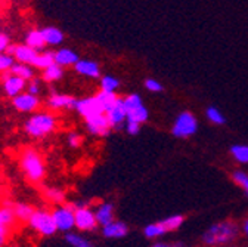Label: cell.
Returning <instances> with one entry per match:
<instances>
[{
  "instance_id": "obj_1",
  "label": "cell",
  "mask_w": 248,
  "mask_h": 247,
  "mask_svg": "<svg viewBox=\"0 0 248 247\" xmlns=\"http://www.w3.org/2000/svg\"><path fill=\"white\" fill-rule=\"evenodd\" d=\"M56 128V118L49 113H36L24 125L27 135L31 138H43L53 132Z\"/></svg>"
},
{
  "instance_id": "obj_2",
  "label": "cell",
  "mask_w": 248,
  "mask_h": 247,
  "mask_svg": "<svg viewBox=\"0 0 248 247\" xmlns=\"http://www.w3.org/2000/svg\"><path fill=\"white\" fill-rule=\"evenodd\" d=\"M21 167L27 178L33 182H39L45 178L46 169L40 154L36 149H25L21 156Z\"/></svg>"
},
{
  "instance_id": "obj_3",
  "label": "cell",
  "mask_w": 248,
  "mask_h": 247,
  "mask_svg": "<svg viewBox=\"0 0 248 247\" xmlns=\"http://www.w3.org/2000/svg\"><path fill=\"white\" fill-rule=\"evenodd\" d=\"M28 222L31 228L43 237H52L58 231L53 214L49 213L47 210H34Z\"/></svg>"
},
{
  "instance_id": "obj_4",
  "label": "cell",
  "mask_w": 248,
  "mask_h": 247,
  "mask_svg": "<svg viewBox=\"0 0 248 247\" xmlns=\"http://www.w3.org/2000/svg\"><path fill=\"white\" fill-rule=\"evenodd\" d=\"M236 235V228L231 222H222L213 225L205 234H204V241L207 244H223L228 241H232Z\"/></svg>"
},
{
  "instance_id": "obj_5",
  "label": "cell",
  "mask_w": 248,
  "mask_h": 247,
  "mask_svg": "<svg viewBox=\"0 0 248 247\" xmlns=\"http://www.w3.org/2000/svg\"><path fill=\"white\" fill-rule=\"evenodd\" d=\"M53 219L58 231L68 232L76 227V209L71 206H59L53 212Z\"/></svg>"
},
{
  "instance_id": "obj_6",
  "label": "cell",
  "mask_w": 248,
  "mask_h": 247,
  "mask_svg": "<svg viewBox=\"0 0 248 247\" xmlns=\"http://www.w3.org/2000/svg\"><path fill=\"white\" fill-rule=\"evenodd\" d=\"M197 128H198L197 118L191 113L185 111L177 117L174 126L171 129V133L177 138H188L197 132Z\"/></svg>"
},
{
  "instance_id": "obj_7",
  "label": "cell",
  "mask_w": 248,
  "mask_h": 247,
  "mask_svg": "<svg viewBox=\"0 0 248 247\" xmlns=\"http://www.w3.org/2000/svg\"><path fill=\"white\" fill-rule=\"evenodd\" d=\"M12 105L19 113H33L39 108L40 99L37 98V95H33V94H30V92L25 90V92H22V94L12 98Z\"/></svg>"
},
{
  "instance_id": "obj_8",
  "label": "cell",
  "mask_w": 248,
  "mask_h": 247,
  "mask_svg": "<svg viewBox=\"0 0 248 247\" xmlns=\"http://www.w3.org/2000/svg\"><path fill=\"white\" fill-rule=\"evenodd\" d=\"M86 128L92 135H99V136L108 135L109 131L112 129L105 113H101V114H96V115H92V117L86 118Z\"/></svg>"
},
{
  "instance_id": "obj_9",
  "label": "cell",
  "mask_w": 248,
  "mask_h": 247,
  "mask_svg": "<svg viewBox=\"0 0 248 247\" xmlns=\"http://www.w3.org/2000/svg\"><path fill=\"white\" fill-rule=\"evenodd\" d=\"M3 89L6 92V95L14 98L19 94H22V92L27 90V80L16 76V74H12L11 71H5L3 74Z\"/></svg>"
},
{
  "instance_id": "obj_10",
  "label": "cell",
  "mask_w": 248,
  "mask_h": 247,
  "mask_svg": "<svg viewBox=\"0 0 248 247\" xmlns=\"http://www.w3.org/2000/svg\"><path fill=\"white\" fill-rule=\"evenodd\" d=\"M74 108L76 111L83 115L84 118H89L92 115H96V114H101V113H105L101 102L98 101L96 97L93 98H84V99H80V101H76L74 104Z\"/></svg>"
},
{
  "instance_id": "obj_11",
  "label": "cell",
  "mask_w": 248,
  "mask_h": 247,
  "mask_svg": "<svg viewBox=\"0 0 248 247\" xmlns=\"http://www.w3.org/2000/svg\"><path fill=\"white\" fill-rule=\"evenodd\" d=\"M98 225L96 214L87 207L76 209V228L81 231H90Z\"/></svg>"
},
{
  "instance_id": "obj_12",
  "label": "cell",
  "mask_w": 248,
  "mask_h": 247,
  "mask_svg": "<svg viewBox=\"0 0 248 247\" xmlns=\"http://www.w3.org/2000/svg\"><path fill=\"white\" fill-rule=\"evenodd\" d=\"M105 114L108 117L111 128H118V126H121L123 121L127 120V111H126V107H124V101L120 98Z\"/></svg>"
},
{
  "instance_id": "obj_13",
  "label": "cell",
  "mask_w": 248,
  "mask_h": 247,
  "mask_svg": "<svg viewBox=\"0 0 248 247\" xmlns=\"http://www.w3.org/2000/svg\"><path fill=\"white\" fill-rule=\"evenodd\" d=\"M53 58H55V63L62 66V67H71V66H76V63L78 61V55L68 49V48H62L59 50H56L53 53Z\"/></svg>"
},
{
  "instance_id": "obj_14",
  "label": "cell",
  "mask_w": 248,
  "mask_h": 247,
  "mask_svg": "<svg viewBox=\"0 0 248 247\" xmlns=\"http://www.w3.org/2000/svg\"><path fill=\"white\" fill-rule=\"evenodd\" d=\"M74 68L80 76H86V77H98L99 76V66L95 63V61H90V59H78Z\"/></svg>"
},
{
  "instance_id": "obj_15",
  "label": "cell",
  "mask_w": 248,
  "mask_h": 247,
  "mask_svg": "<svg viewBox=\"0 0 248 247\" xmlns=\"http://www.w3.org/2000/svg\"><path fill=\"white\" fill-rule=\"evenodd\" d=\"M37 50L33 49L28 45H19V46H15V50H14V58L18 63H24V64H33L34 58L37 56Z\"/></svg>"
},
{
  "instance_id": "obj_16",
  "label": "cell",
  "mask_w": 248,
  "mask_h": 247,
  "mask_svg": "<svg viewBox=\"0 0 248 247\" xmlns=\"http://www.w3.org/2000/svg\"><path fill=\"white\" fill-rule=\"evenodd\" d=\"M76 99L71 95H62V94H53L47 99V105L52 110H64V108H71L74 107Z\"/></svg>"
},
{
  "instance_id": "obj_17",
  "label": "cell",
  "mask_w": 248,
  "mask_h": 247,
  "mask_svg": "<svg viewBox=\"0 0 248 247\" xmlns=\"http://www.w3.org/2000/svg\"><path fill=\"white\" fill-rule=\"evenodd\" d=\"M104 235L107 238H123L127 235V225L123 222H109L104 227Z\"/></svg>"
},
{
  "instance_id": "obj_18",
  "label": "cell",
  "mask_w": 248,
  "mask_h": 247,
  "mask_svg": "<svg viewBox=\"0 0 248 247\" xmlns=\"http://www.w3.org/2000/svg\"><path fill=\"white\" fill-rule=\"evenodd\" d=\"M95 214H96L98 224L102 225V227H105V225H108L109 222L114 221V207H112L111 203H104V204H101L98 207V210L95 212Z\"/></svg>"
},
{
  "instance_id": "obj_19",
  "label": "cell",
  "mask_w": 248,
  "mask_h": 247,
  "mask_svg": "<svg viewBox=\"0 0 248 247\" xmlns=\"http://www.w3.org/2000/svg\"><path fill=\"white\" fill-rule=\"evenodd\" d=\"M43 33V37H45V42L46 45H50V46H58L64 42V33L61 32L59 28L56 27H46L42 30Z\"/></svg>"
},
{
  "instance_id": "obj_20",
  "label": "cell",
  "mask_w": 248,
  "mask_h": 247,
  "mask_svg": "<svg viewBox=\"0 0 248 247\" xmlns=\"http://www.w3.org/2000/svg\"><path fill=\"white\" fill-rule=\"evenodd\" d=\"M25 45L31 46V48L36 49V50L43 49L46 46V42H45L42 30H31V32L25 37Z\"/></svg>"
},
{
  "instance_id": "obj_21",
  "label": "cell",
  "mask_w": 248,
  "mask_h": 247,
  "mask_svg": "<svg viewBox=\"0 0 248 247\" xmlns=\"http://www.w3.org/2000/svg\"><path fill=\"white\" fill-rule=\"evenodd\" d=\"M12 210H14V214H15V219L21 221V222H28L31 214L34 213V209L31 207L30 204H25V203H15L12 206Z\"/></svg>"
},
{
  "instance_id": "obj_22",
  "label": "cell",
  "mask_w": 248,
  "mask_h": 247,
  "mask_svg": "<svg viewBox=\"0 0 248 247\" xmlns=\"http://www.w3.org/2000/svg\"><path fill=\"white\" fill-rule=\"evenodd\" d=\"M9 71L12 74H16V76L25 79V80H31L34 77V71H33V68H31V64L18 63V61H16V63H14V66L11 67Z\"/></svg>"
},
{
  "instance_id": "obj_23",
  "label": "cell",
  "mask_w": 248,
  "mask_h": 247,
  "mask_svg": "<svg viewBox=\"0 0 248 247\" xmlns=\"http://www.w3.org/2000/svg\"><path fill=\"white\" fill-rule=\"evenodd\" d=\"M96 98L101 102V105H102V108H104L105 113L118 101V97L114 94V92H109V90H101L99 94L96 95Z\"/></svg>"
},
{
  "instance_id": "obj_24",
  "label": "cell",
  "mask_w": 248,
  "mask_h": 247,
  "mask_svg": "<svg viewBox=\"0 0 248 247\" xmlns=\"http://www.w3.org/2000/svg\"><path fill=\"white\" fill-rule=\"evenodd\" d=\"M127 120H133V121H138L142 125L143 121L148 120V110L143 107V104L133 107V108L127 110Z\"/></svg>"
},
{
  "instance_id": "obj_25",
  "label": "cell",
  "mask_w": 248,
  "mask_h": 247,
  "mask_svg": "<svg viewBox=\"0 0 248 247\" xmlns=\"http://www.w3.org/2000/svg\"><path fill=\"white\" fill-rule=\"evenodd\" d=\"M62 76H64V70H62V66L53 63V64H50L49 67L45 68L43 79H45L46 82H56V80H59Z\"/></svg>"
},
{
  "instance_id": "obj_26",
  "label": "cell",
  "mask_w": 248,
  "mask_h": 247,
  "mask_svg": "<svg viewBox=\"0 0 248 247\" xmlns=\"http://www.w3.org/2000/svg\"><path fill=\"white\" fill-rule=\"evenodd\" d=\"M53 63H55L53 53H50V52H45V53H37V56L34 58L33 64H31V66H34V67H37V68L45 70L46 67H49V66H50V64H53Z\"/></svg>"
},
{
  "instance_id": "obj_27",
  "label": "cell",
  "mask_w": 248,
  "mask_h": 247,
  "mask_svg": "<svg viewBox=\"0 0 248 247\" xmlns=\"http://www.w3.org/2000/svg\"><path fill=\"white\" fill-rule=\"evenodd\" d=\"M65 240H67V243H68L70 246H73V247H90V246H92V243H90L87 238L81 237L80 234H74V232H71V231L67 232Z\"/></svg>"
},
{
  "instance_id": "obj_28",
  "label": "cell",
  "mask_w": 248,
  "mask_h": 247,
  "mask_svg": "<svg viewBox=\"0 0 248 247\" xmlns=\"http://www.w3.org/2000/svg\"><path fill=\"white\" fill-rule=\"evenodd\" d=\"M15 222V214L14 210L8 206L5 207H0V225L2 227H11Z\"/></svg>"
},
{
  "instance_id": "obj_29",
  "label": "cell",
  "mask_w": 248,
  "mask_h": 247,
  "mask_svg": "<svg viewBox=\"0 0 248 247\" xmlns=\"http://www.w3.org/2000/svg\"><path fill=\"white\" fill-rule=\"evenodd\" d=\"M232 156L239 163H248V147L247 145H233L231 148Z\"/></svg>"
},
{
  "instance_id": "obj_30",
  "label": "cell",
  "mask_w": 248,
  "mask_h": 247,
  "mask_svg": "<svg viewBox=\"0 0 248 247\" xmlns=\"http://www.w3.org/2000/svg\"><path fill=\"white\" fill-rule=\"evenodd\" d=\"M182 224H183V216H180V214H174V216H170V218L161 221V225L164 227L166 232L177 230Z\"/></svg>"
},
{
  "instance_id": "obj_31",
  "label": "cell",
  "mask_w": 248,
  "mask_h": 247,
  "mask_svg": "<svg viewBox=\"0 0 248 247\" xmlns=\"http://www.w3.org/2000/svg\"><path fill=\"white\" fill-rule=\"evenodd\" d=\"M45 196H46V198H49L52 203H56V204L65 200V193L59 188H46Z\"/></svg>"
},
{
  "instance_id": "obj_32",
  "label": "cell",
  "mask_w": 248,
  "mask_h": 247,
  "mask_svg": "<svg viewBox=\"0 0 248 247\" xmlns=\"http://www.w3.org/2000/svg\"><path fill=\"white\" fill-rule=\"evenodd\" d=\"M166 232L164 227L161 225V222L158 224H151L145 228V235L148 238H157V237H161L163 234Z\"/></svg>"
},
{
  "instance_id": "obj_33",
  "label": "cell",
  "mask_w": 248,
  "mask_h": 247,
  "mask_svg": "<svg viewBox=\"0 0 248 247\" xmlns=\"http://www.w3.org/2000/svg\"><path fill=\"white\" fill-rule=\"evenodd\" d=\"M14 63H15L14 55L5 53V52H0V71H2V73L9 71L11 67L14 66Z\"/></svg>"
},
{
  "instance_id": "obj_34",
  "label": "cell",
  "mask_w": 248,
  "mask_h": 247,
  "mask_svg": "<svg viewBox=\"0 0 248 247\" xmlns=\"http://www.w3.org/2000/svg\"><path fill=\"white\" fill-rule=\"evenodd\" d=\"M118 84H120V82H118L115 77H112V76H104L102 80H101V87H102V90L114 92V90L118 87Z\"/></svg>"
},
{
  "instance_id": "obj_35",
  "label": "cell",
  "mask_w": 248,
  "mask_h": 247,
  "mask_svg": "<svg viewBox=\"0 0 248 247\" xmlns=\"http://www.w3.org/2000/svg\"><path fill=\"white\" fill-rule=\"evenodd\" d=\"M207 117H208L210 121L216 123V125H223V123H225V117L220 114V111L217 108H213V107H210L207 110Z\"/></svg>"
},
{
  "instance_id": "obj_36",
  "label": "cell",
  "mask_w": 248,
  "mask_h": 247,
  "mask_svg": "<svg viewBox=\"0 0 248 247\" xmlns=\"http://www.w3.org/2000/svg\"><path fill=\"white\" fill-rule=\"evenodd\" d=\"M233 179L236 183H239L241 187L245 190L247 196H248V175H245L244 172H235L233 173Z\"/></svg>"
},
{
  "instance_id": "obj_37",
  "label": "cell",
  "mask_w": 248,
  "mask_h": 247,
  "mask_svg": "<svg viewBox=\"0 0 248 247\" xmlns=\"http://www.w3.org/2000/svg\"><path fill=\"white\" fill-rule=\"evenodd\" d=\"M67 141H68V145L70 147H73V148H77V147H80L81 145V142H83V138L77 133V132H71V133H68V138H67Z\"/></svg>"
},
{
  "instance_id": "obj_38",
  "label": "cell",
  "mask_w": 248,
  "mask_h": 247,
  "mask_svg": "<svg viewBox=\"0 0 248 247\" xmlns=\"http://www.w3.org/2000/svg\"><path fill=\"white\" fill-rule=\"evenodd\" d=\"M145 86H146L148 90H152V92H160V90H163V86L157 80H154V79H148L145 82Z\"/></svg>"
},
{
  "instance_id": "obj_39",
  "label": "cell",
  "mask_w": 248,
  "mask_h": 247,
  "mask_svg": "<svg viewBox=\"0 0 248 247\" xmlns=\"http://www.w3.org/2000/svg\"><path fill=\"white\" fill-rule=\"evenodd\" d=\"M140 129V123L133 121V120H127V132L130 135H136Z\"/></svg>"
},
{
  "instance_id": "obj_40",
  "label": "cell",
  "mask_w": 248,
  "mask_h": 247,
  "mask_svg": "<svg viewBox=\"0 0 248 247\" xmlns=\"http://www.w3.org/2000/svg\"><path fill=\"white\" fill-rule=\"evenodd\" d=\"M39 90H40V84H39L37 80H33L27 86V92H30V94H33V95H37Z\"/></svg>"
},
{
  "instance_id": "obj_41",
  "label": "cell",
  "mask_w": 248,
  "mask_h": 247,
  "mask_svg": "<svg viewBox=\"0 0 248 247\" xmlns=\"http://www.w3.org/2000/svg\"><path fill=\"white\" fill-rule=\"evenodd\" d=\"M8 48H9V37L0 33V52H6Z\"/></svg>"
},
{
  "instance_id": "obj_42",
  "label": "cell",
  "mask_w": 248,
  "mask_h": 247,
  "mask_svg": "<svg viewBox=\"0 0 248 247\" xmlns=\"http://www.w3.org/2000/svg\"><path fill=\"white\" fill-rule=\"evenodd\" d=\"M8 232H9V228L8 227H2V225H0V246H3L6 243Z\"/></svg>"
},
{
  "instance_id": "obj_43",
  "label": "cell",
  "mask_w": 248,
  "mask_h": 247,
  "mask_svg": "<svg viewBox=\"0 0 248 247\" xmlns=\"http://www.w3.org/2000/svg\"><path fill=\"white\" fill-rule=\"evenodd\" d=\"M245 231H247V234H248V222L245 224Z\"/></svg>"
}]
</instances>
